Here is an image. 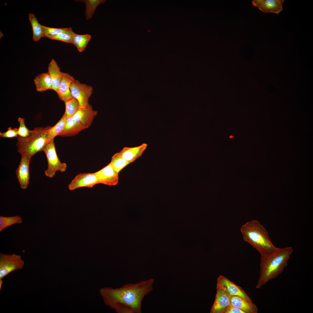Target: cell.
<instances>
[{"label":"cell","instance_id":"1","mask_svg":"<svg viewBox=\"0 0 313 313\" xmlns=\"http://www.w3.org/2000/svg\"><path fill=\"white\" fill-rule=\"evenodd\" d=\"M154 282L151 278L116 288L104 287L100 293L104 304L118 313H141L142 301L153 291Z\"/></svg>","mask_w":313,"mask_h":313},{"label":"cell","instance_id":"2","mask_svg":"<svg viewBox=\"0 0 313 313\" xmlns=\"http://www.w3.org/2000/svg\"><path fill=\"white\" fill-rule=\"evenodd\" d=\"M293 252L292 247H287L279 248L268 255L261 256L259 277L256 287L261 288L281 274L287 265Z\"/></svg>","mask_w":313,"mask_h":313},{"label":"cell","instance_id":"3","mask_svg":"<svg viewBox=\"0 0 313 313\" xmlns=\"http://www.w3.org/2000/svg\"><path fill=\"white\" fill-rule=\"evenodd\" d=\"M240 231L244 240L257 250L261 256L271 254L279 248L273 245L266 230L257 220L247 222L241 226Z\"/></svg>","mask_w":313,"mask_h":313},{"label":"cell","instance_id":"4","mask_svg":"<svg viewBox=\"0 0 313 313\" xmlns=\"http://www.w3.org/2000/svg\"><path fill=\"white\" fill-rule=\"evenodd\" d=\"M51 126L35 128L30 130L27 137H17L16 144L18 152L21 156L31 158L38 152L43 150L50 140L48 137V132Z\"/></svg>","mask_w":313,"mask_h":313},{"label":"cell","instance_id":"5","mask_svg":"<svg viewBox=\"0 0 313 313\" xmlns=\"http://www.w3.org/2000/svg\"><path fill=\"white\" fill-rule=\"evenodd\" d=\"M44 151L47 159L48 168L45 171V175L52 178L57 172H65L67 168V164L61 162L57 154L54 139L51 140L45 148Z\"/></svg>","mask_w":313,"mask_h":313},{"label":"cell","instance_id":"6","mask_svg":"<svg viewBox=\"0 0 313 313\" xmlns=\"http://www.w3.org/2000/svg\"><path fill=\"white\" fill-rule=\"evenodd\" d=\"M24 261L20 255L0 253V279H3L11 272L23 268Z\"/></svg>","mask_w":313,"mask_h":313},{"label":"cell","instance_id":"7","mask_svg":"<svg viewBox=\"0 0 313 313\" xmlns=\"http://www.w3.org/2000/svg\"><path fill=\"white\" fill-rule=\"evenodd\" d=\"M70 90L72 97L76 99L79 103V109L88 107V100L93 92L92 87L75 80L71 84Z\"/></svg>","mask_w":313,"mask_h":313},{"label":"cell","instance_id":"8","mask_svg":"<svg viewBox=\"0 0 313 313\" xmlns=\"http://www.w3.org/2000/svg\"><path fill=\"white\" fill-rule=\"evenodd\" d=\"M216 288L222 290L230 296H238L252 302L250 298L241 287L224 276L220 275L218 277Z\"/></svg>","mask_w":313,"mask_h":313},{"label":"cell","instance_id":"9","mask_svg":"<svg viewBox=\"0 0 313 313\" xmlns=\"http://www.w3.org/2000/svg\"><path fill=\"white\" fill-rule=\"evenodd\" d=\"M99 183L95 173H82L77 174L68 186L70 190L83 187L92 188Z\"/></svg>","mask_w":313,"mask_h":313},{"label":"cell","instance_id":"10","mask_svg":"<svg viewBox=\"0 0 313 313\" xmlns=\"http://www.w3.org/2000/svg\"><path fill=\"white\" fill-rule=\"evenodd\" d=\"M94 173L99 183L113 186L117 185L118 183L119 173L115 171L110 163Z\"/></svg>","mask_w":313,"mask_h":313},{"label":"cell","instance_id":"11","mask_svg":"<svg viewBox=\"0 0 313 313\" xmlns=\"http://www.w3.org/2000/svg\"><path fill=\"white\" fill-rule=\"evenodd\" d=\"M31 158L26 156H21L20 163L16 170V177L21 188H26L29 183V163Z\"/></svg>","mask_w":313,"mask_h":313},{"label":"cell","instance_id":"12","mask_svg":"<svg viewBox=\"0 0 313 313\" xmlns=\"http://www.w3.org/2000/svg\"><path fill=\"white\" fill-rule=\"evenodd\" d=\"M284 0H253V5L258 7L261 11L265 13L279 14L283 10Z\"/></svg>","mask_w":313,"mask_h":313},{"label":"cell","instance_id":"13","mask_svg":"<svg viewBox=\"0 0 313 313\" xmlns=\"http://www.w3.org/2000/svg\"><path fill=\"white\" fill-rule=\"evenodd\" d=\"M217 289L215 299L211 313H225L231 305L230 296L222 290Z\"/></svg>","mask_w":313,"mask_h":313},{"label":"cell","instance_id":"14","mask_svg":"<svg viewBox=\"0 0 313 313\" xmlns=\"http://www.w3.org/2000/svg\"><path fill=\"white\" fill-rule=\"evenodd\" d=\"M75 80L74 78L66 73H63L62 79L57 92L59 99L65 102L73 98L71 94L70 87Z\"/></svg>","mask_w":313,"mask_h":313},{"label":"cell","instance_id":"15","mask_svg":"<svg viewBox=\"0 0 313 313\" xmlns=\"http://www.w3.org/2000/svg\"><path fill=\"white\" fill-rule=\"evenodd\" d=\"M97 113V111L94 110L90 105L86 108L79 109L72 117L87 128L91 125Z\"/></svg>","mask_w":313,"mask_h":313},{"label":"cell","instance_id":"16","mask_svg":"<svg viewBox=\"0 0 313 313\" xmlns=\"http://www.w3.org/2000/svg\"><path fill=\"white\" fill-rule=\"evenodd\" d=\"M147 146V144L143 143L137 147H125L119 153L123 159L132 163L142 155Z\"/></svg>","mask_w":313,"mask_h":313},{"label":"cell","instance_id":"17","mask_svg":"<svg viewBox=\"0 0 313 313\" xmlns=\"http://www.w3.org/2000/svg\"><path fill=\"white\" fill-rule=\"evenodd\" d=\"M231 305L244 311L245 313H256L258 309L253 303L238 296H230Z\"/></svg>","mask_w":313,"mask_h":313},{"label":"cell","instance_id":"18","mask_svg":"<svg viewBox=\"0 0 313 313\" xmlns=\"http://www.w3.org/2000/svg\"><path fill=\"white\" fill-rule=\"evenodd\" d=\"M48 69L47 72L50 77L52 83V90L57 92L62 79L63 72L61 71L59 67L53 59L49 63Z\"/></svg>","mask_w":313,"mask_h":313},{"label":"cell","instance_id":"19","mask_svg":"<svg viewBox=\"0 0 313 313\" xmlns=\"http://www.w3.org/2000/svg\"><path fill=\"white\" fill-rule=\"evenodd\" d=\"M86 128V127L74 120L72 117L68 118H67L64 128L59 135L62 137L73 136Z\"/></svg>","mask_w":313,"mask_h":313},{"label":"cell","instance_id":"20","mask_svg":"<svg viewBox=\"0 0 313 313\" xmlns=\"http://www.w3.org/2000/svg\"><path fill=\"white\" fill-rule=\"evenodd\" d=\"M36 90L42 92L49 90H52V83L50 77L47 72L39 74L34 79Z\"/></svg>","mask_w":313,"mask_h":313},{"label":"cell","instance_id":"21","mask_svg":"<svg viewBox=\"0 0 313 313\" xmlns=\"http://www.w3.org/2000/svg\"><path fill=\"white\" fill-rule=\"evenodd\" d=\"M28 17L32 30L33 39L34 41H38L44 37L42 25L39 23L34 14L30 13Z\"/></svg>","mask_w":313,"mask_h":313},{"label":"cell","instance_id":"22","mask_svg":"<svg viewBox=\"0 0 313 313\" xmlns=\"http://www.w3.org/2000/svg\"><path fill=\"white\" fill-rule=\"evenodd\" d=\"M91 36L89 34H75L72 40V43L77 48L80 52H83L90 40Z\"/></svg>","mask_w":313,"mask_h":313},{"label":"cell","instance_id":"23","mask_svg":"<svg viewBox=\"0 0 313 313\" xmlns=\"http://www.w3.org/2000/svg\"><path fill=\"white\" fill-rule=\"evenodd\" d=\"M66 119V117L63 114L59 121L54 126L51 127L48 132V137L50 140L59 135L64 128Z\"/></svg>","mask_w":313,"mask_h":313},{"label":"cell","instance_id":"24","mask_svg":"<svg viewBox=\"0 0 313 313\" xmlns=\"http://www.w3.org/2000/svg\"><path fill=\"white\" fill-rule=\"evenodd\" d=\"M84 2L86 4L85 14L87 20L91 19L97 6L100 4L106 2L105 0H79Z\"/></svg>","mask_w":313,"mask_h":313},{"label":"cell","instance_id":"25","mask_svg":"<svg viewBox=\"0 0 313 313\" xmlns=\"http://www.w3.org/2000/svg\"><path fill=\"white\" fill-rule=\"evenodd\" d=\"M64 102L65 109L63 115L67 118L72 117L79 109V105L78 101L73 97Z\"/></svg>","mask_w":313,"mask_h":313},{"label":"cell","instance_id":"26","mask_svg":"<svg viewBox=\"0 0 313 313\" xmlns=\"http://www.w3.org/2000/svg\"><path fill=\"white\" fill-rule=\"evenodd\" d=\"M21 217L18 215L10 216H0V232L7 227L16 224L22 223Z\"/></svg>","mask_w":313,"mask_h":313},{"label":"cell","instance_id":"27","mask_svg":"<svg viewBox=\"0 0 313 313\" xmlns=\"http://www.w3.org/2000/svg\"><path fill=\"white\" fill-rule=\"evenodd\" d=\"M115 171L119 173L125 167L131 163L123 159L119 152L114 154L110 162Z\"/></svg>","mask_w":313,"mask_h":313},{"label":"cell","instance_id":"28","mask_svg":"<svg viewBox=\"0 0 313 313\" xmlns=\"http://www.w3.org/2000/svg\"><path fill=\"white\" fill-rule=\"evenodd\" d=\"M44 37L49 38L50 37L61 33L72 30L70 28H56L49 27L42 25Z\"/></svg>","mask_w":313,"mask_h":313},{"label":"cell","instance_id":"29","mask_svg":"<svg viewBox=\"0 0 313 313\" xmlns=\"http://www.w3.org/2000/svg\"><path fill=\"white\" fill-rule=\"evenodd\" d=\"M75 33L72 31L63 32L51 37L49 39L72 43L73 38Z\"/></svg>","mask_w":313,"mask_h":313},{"label":"cell","instance_id":"30","mask_svg":"<svg viewBox=\"0 0 313 313\" xmlns=\"http://www.w3.org/2000/svg\"><path fill=\"white\" fill-rule=\"evenodd\" d=\"M18 121L19 123V126L18 128V136L22 138L27 137L30 135V130H29L26 127L24 119L19 117Z\"/></svg>","mask_w":313,"mask_h":313},{"label":"cell","instance_id":"31","mask_svg":"<svg viewBox=\"0 0 313 313\" xmlns=\"http://www.w3.org/2000/svg\"><path fill=\"white\" fill-rule=\"evenodd\" d=\"M18 128L12 129L11 127L8 128L7 130L4 132H0V136L2 138H11L17 137Z\"/></svg>","mask_w":313,"mask_h":313},{"label":"cell","instance_id":"32","mask_svg":"<svg viewBox=\"0 0 313 313\" xmlns=\"http://www.w3.org/2000/svg\"><path fill=\"white\" fill-rule=\"evenodd\" d=\"M225 313H245V312L238 308L233 307L231 305L226 310Z\"/></svg>","mask_w":313,"mask_h":313},{"label":"cell","instance_id":"33","mask_svg":"<svg viewBox=\"0 0 313 313\" xmlns=\"http://www.w3.org/2000/svg\"><path fill=\"white\" fill-rule=\"evenodd\" d=\"M3 279H0V290H1L2 288V286L3 282Z\"/></svg>","mask_w":313,"mask_h":313},{"label":"cell","instance_id":"34","mask_svg":"<svg viewBox=\"0 0 313 313\" xmlns=\"http://www.w3.org/2000/svg\"><path fill=\"white\" fill-rule=\"evenodd\" d=\"M230 138H232L233 137L232 136H230Z\"/></svg>","mask_w":313,"mask_h":313}]
</instances>
